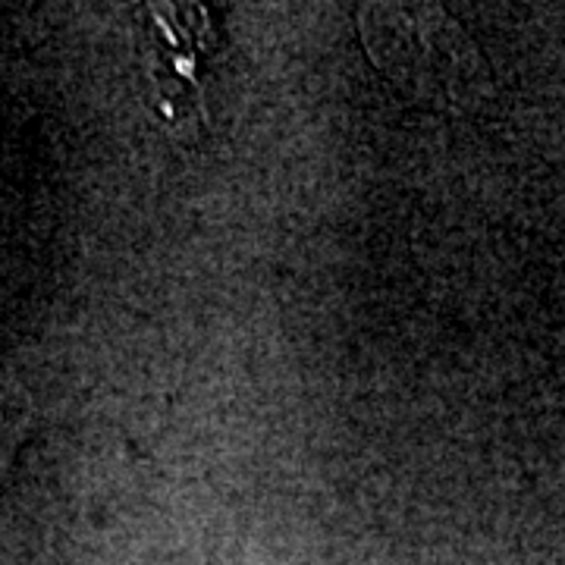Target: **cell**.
<instances>
[{
  "mask_svg": "<svg viewBox=\"0 0 565 565\" xmlns=\"http://www.w3.org/2000/svg\"><path fill=\"white\" fill-rule=\"evenodd\" d=\"M362 39L393 79L427 102H462L468 44L459 22L437 7H362Z\"/></svg>",
  "mask_w": 565,
  "mask_h": 565,
  "instance_id": "cell-1",
  "label": "cell"
}]
</instances>
